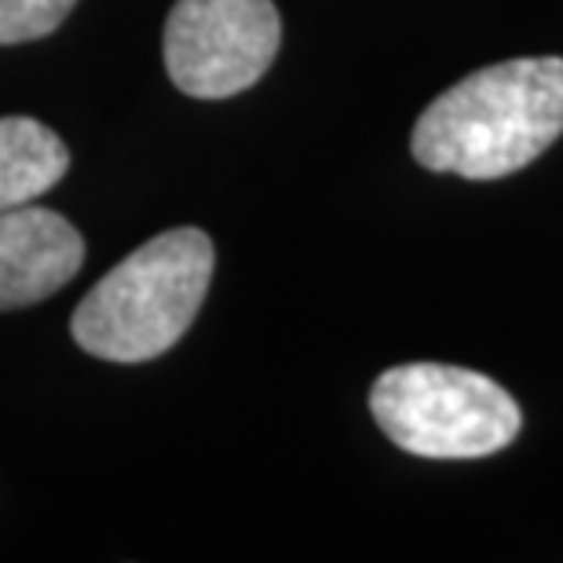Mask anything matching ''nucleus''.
<instances>
[{
    "label": "nucleus",
    "instance_id": "obj_1",
    "mask_svg": "<svg viewBox=\"0 0 563 563\" xmlns=\"http://www.w3.org/2000/svg\"><path fill=\"white\" fill-rule=\"evenodd\" d=\"M563 132V59H509L461 77L432 99L410 136L432 173L498 179L531 165Z\"/></svg>",
    "mask_w": 563,
    "mask_h": 563
},
{
    "label": "nucleus",
    "instance_id": "obj_2",
    "mask_svg": "<svg viewBox=\"0 0 563 563\" xmlns=\"http://www.w3.org/2000/svg\"><path fill=\"white\" fill-rule=\"evenodd\" d=\"M212 239L198 228L157 234L77 303L70 333L88 355L107 363H146L190 330L209 292Z\"/></svg>",
    "mask_w": 563,
    "mask_h": 563
},
{
    "label": "nucleus",
    "instance_id": "obj_3",
    "mask_svg": "<svg viewBox=\"0 0 563 563\" xmlns=\"http://www.w3.org/2000/svg\"><path fill=\"white\" fill-rule=\"evenodd\" d=\"M369 410L391 443L432 461L498 454L523 424L516 399L498 380L443 363L385 369L369 391Z\"/></svg>",
    "mask_w": 563,
    "mask_h": 563
},
{
    "label": "nucleus",
    "instance_id": "obj_4",
    "mask_svg": "<svg viewBox=\"0 0 563 563\" xmlns=\"http://www.w3.org/2000/svg\"><path fill=\"white\" fill-rule=\"evenodd\" d=\"M278 44L275 0H176L165 22V70L179 92L228 99L261 81Z\"/></svg>",
    "mask_w": 563,
    "mask_h": 563
},
{
    "label": "nucleus",
    "instance_id": "obj_6",
    "mask_svg": "<svg viewBox=\"0 0 563 563\" xmlns=\"http://www.w3.org/2000/svg\"><path fill=\"white\" fill-rule=\"evenodd\" d=\"M70 168V151L37 118H0V212L33 206Z\"/></svg>",
    "mask_w": 563,
    "mask_h": 563
},
{
    "label": "nucleus",
    "instance_id": "obj_7",
    "mask_svg": "<svg viewBox=\"0 0 563 563\" xmlns=\"http://www.w3.org/2000/svg\"><path fill=\"white\" fill-rule=\"evenodd\" d=\"M77 0H0V44L48 37L66 22Z\"/></svg>",
    "mask_w": 563,
    "mask_h": 563
},
{
    "label": "nucleus",
    "instance_id": "obj_5",
    "mask_svg": "<svg viewBox=\"0 0 563 563\" xmlns=\"http://www.w3.org/2000/svg\"><path fill=\"white\" fill-rule=\"evenodd\" d=\"M85 264V239L41 206L0 212V311L30 308L59 292Z\"/></svg>",
    "mask_w": 563,
    "mask_h": 563
}]
</instances>
